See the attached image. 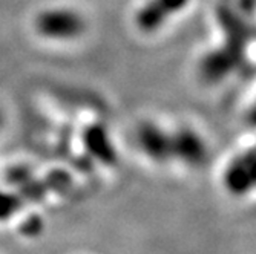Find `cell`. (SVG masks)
<instances>
[{"mask_svg":"<svg viewBox=\"0 0 256 254\" xmlns=\"http://www.w3.org/2000/svg\"><path fill=\"white\" fill-rule=\"evenodd\" d=\"M172 159L178 163L196 169L207 163L208 146L202 135L192 127L182 126L170 132Z\"/></svg>","mask_w":256,"mask_h":254,"instance_id":"3","label":"cell"},{"mask_svg":"<svg viewBox=\"0 0 256 254\" xmlns=\"http://www.w3.org/2000/svg\"><path fill=\"white\" fill-rule=\"evenodd\" d=\"M247 123L256 129V100L252 103V106L247 110Z\"/></svg>","mask_w":256,"mask_h":254,"instance_id":"10","label":"cell"},{"mask_svg":"<svg viewBox=\"0 0 256 254\" xmlns=\"http://www.w3.org/2000/svg\"><path fill=\"white\" fill-rule=\"evenodd\" d=\"M169 18L170 15L156 0H146L135 12V26L144 34H154L164 28Z\"/></svg>","mask_w":256,"mask_h":254,"instance_id":"7","label":"cell"},{"mask_svg":"<svg viewBox=\"0 0 256 254\" xmlns=\"http://www.w3.org/2000/svg\"><path fill=\"white\" fill-rule=\"evenodd\" d=\"M2 126H4V117H2V112H0V130H2Z\"/></svg>","mask_w":256,"mask_h":254,"instance_id":"11","label":"cell"},{"mask_svg":"<svg viewBox=\"0 0 256 254\" xmlns=\"http://www.w3.org/2000/svg\"><path fill=\"white\" fill-rule=\"evenodd\" d=\"M156 2L162 6V9H164L170 17H175L180 12L186 11V8L190 5L192 0H156Z\"/></svg>","mask_w":256,"mask_h":254,"instance_id":"9","label":"cell"},{"mask_svg":"<svg viewBox=\"0 0 256 254\" xmlns=\"http://www.w3.org/2000/svg\"><path fill=\"white\" fill-rule=\"evenodd\" d=\"M82 144L90 159L108 167L117 164L118 152L104 124L92 123L86 126L82 132Z\"/></svg>","mask_w":256,"mask_h":254,"instance_id":"5","label":"cell"},{"mask_svg":"<svg viewBox=\"0 0 256 254\" xmlns=\"http://www.w3.org/2000/svg\"><path fill=\"white\" fill-rule=\"evenodd\" d=\"M86 28L84 15L72 8H48L34 18L37 35L50 41H74L86 32Z\"/></svg>","mask_w":256,"mask_h":254,"instance_id":"1","label":"cell"},{"mask_svg":"<svg viewBox=\"0 0 256 254\" xmlns=\"http://www.w3.org/2000/svg\"><path fill=\"white\" fill-rule=\"evenodd\" d=\"M23 207V199L10 190L0 189V222H6L14 218Z\"/></svg>","mask_w":256,"mask_h":254,"instance_id":"8","label":"cell"},{"mask_svg":"<svg viewBox=\"0 0 256 254\" xmlns=\"http://www.w3.org/2000/svg\"><path fill=\"white\" fill-rule=\"evenodd\" d=\"M135 143L138 150L154 164H166L172 161L170 132L156 123L144 121L136 127Z\"/></svg>","mask_w":256,"mask_h":254,"instance_id":"4","label":"cell"},{"mask_svg":"<svg viewBox=\"0 0 256 254\" xmlns=\"http://www.w3.org/2000/svg\"><path fill=\"white\" fill-rule=\"evenodd\" d=\"M238 61V49L236 46H226V48H220L216 51L208 52L201 64H200V72L204 80L207 81H220L226 78L234 69L236 67Z\"/></svg>","mask_w":256,"mask_h":254,"instance_id":"6","label":"cell"},{"mask_svg":"<svg viewBox=\"0 0 256 254\" xmlns=\"http://www.w3.org/2000/svg\"><path fill=\"white\" fill-rule=\"evenodd\" d=\"M222 187L235 198H242L256 190V149L235 156L222 172Z\"/></svg>","mask_w":256,"mask_h":254,"instance_id":"2","label":"cell"}]
</instances>
